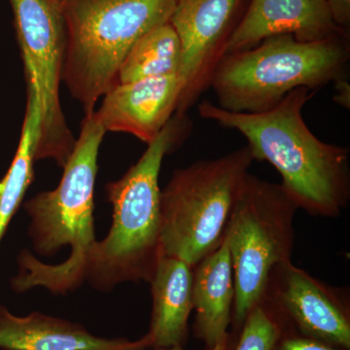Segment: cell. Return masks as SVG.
<instances>
[{
  "label": "cell",
  "instance_id": "obj_24",
  "mask_svg": "<svg viewBox=\"0 0 350 350\" xmlns=\"http://www.w3.org/2000/svg\"><path fill=\"white\" fill-rule=\"evenodd\" d=\"M51 1L53 2V3L56 4V5H59V0H51Z\"/></svg>",
  "mask_w": 350,
  "mask_h": 350
},
{
  "label": "cell",
  "instance_id": "obj_19",
  "mask_svg": "<svg viewBox=\"0 0 350 350\" xmlns=\"http://www.w3.org/2000/svg\"><path fill=\"white\" fill-rule=\"evenodd\" d=\"M275 350H340L331 345L294 335H284L278 342Z\"/></svg>",
  "mask_w": 350,
  "mask_h": 350
},
{
  "label": "cell",
  "instance_id": "obj_11",
  "mask_svg": "<svg viewBox=\"0 0 350 350\" xmlns=\"http://www.w3.org/2000/svg\"><path fill=\"white\" fill-rule=\"evenodd\" d=\"M182 90L179 75L118 83L94 113L107 133H129L149 144L174 116Z\"/></svg>",
  "mask_w": 350,
  "mask_h": 350
},
{
  "label": "cell",
  "instance_id": "obj_13",
  "mask_svg": "<svg viewBox=\"0 0 350 350\" xmlns=\"http://www.w3.org/2000/svg\"><path fill=\"white\" fill-rule=\"evenodd\" d=\"M144 336L126 338L98 337L81 324L40 312L16 317L0 306V349L2 350H147Z\"/></svg>",
  "mask_w": 350,
  "mask_h": 350
},
{
  "label": "cell",
  "instance_id": "obj_18",
  "mask_svg": "<svg viewBox=\"0 0 350 350\" xmlns=\"http://www.w3.org/2000/svg\"><path fill=\"white\" fill-rule=\"evenodd\" d=\"M283 336L284 330L280 319L260 301L244 320L238 342L231 350H275Z\"/></svg>",
  "mask_w": 350,
  "mask_h": 350
},
{
  "label": "cell",
  "instance_id": "obj_4",
  "mask_svg": "<svg viewBox=\"0 0 350 350\" xmlns=\"http://www.w3.org/2000/svg\"><path fill=\"white\" fill-rule=\"evenodd\" d=\"M175 0H59L63 82L85 116L118 83L120 66L138 39L169 22Z\"/></svg>",
  "mask_w": 350,
  "mask_h": 350
},
{
  "label": "cell",
  "instance_id": "obj_22",
  "mask_svg": "<svg viewBox=\"0 0 350 350\" xmlns=\"http://www.w3.org/2000/svg\"><path fill=\"white\" fill-rule=\"evenodd\" d=\"M230 344V336H226L222 340H219L211 350H227Z\"/></svg>",
  "mask_w": 350,
  "mask_h": 350
},
{
  "label": "cell",
  "instance_id": "obj_9",
  "mask_svg": "<svg viewBox=\"0 0 350 350\" xmlns=\"http://www.w3.org/2000/svg\"><path fill=\"white\" fill-rule=\"evenodd\" d=\"M261 301L278 317L284 335L350 349L349 304L337 290L291 261L271 269Z\"/></svg>",
  "mask_w": 350,
  "mask_h": 350
},
{
  "label": "cell",
  "instance_id": "obj_3",
  "mask_svg": "<svg viewBox=\"0 0 350 350\" xmlns=\"http://www.w3.org/2000/svg\"><path fill=\"white\" fill-rule=\"evenodd\" d=\"M186 115H174L158 137L119 180L107 185L113 206L111 229L96 241L84 276L94 288L109 290L129 282H150L161 254V189L163 161L190 133Z\"/></svg>",
  "mask_w": 350,
  "mask_h": 350
},
{
  "label": "cell",
  "instance_id": "obj_16",
  "mask_svg": "<svg viewBox=\"0 0 350 350\" xmlns=\"http://www.w3.org/2000/svg\"><path fill=\"white\" fill-rule=\"evenodd\" d=\"M27 85V109L17 152L5 176L0 181V241L25 192L34 180L36 144L40 131V100L34 85Z\"/></svg>",
  "mask_w": 350,
  "mask_h": 350
},
{
  "label": "cell",
  "instance_id": "obj_17",
  "mask_svg": "<svg viewBox=\"0 0 350 350\" xmlns=\"http://www.w3.org/2000/svg\"><path fill=\"white\" fill-rule=\"evenodd\" d=\"M181 66V41L169 21L146 32L131 47L120 66L118 83L180 75Z\"/></svg>",
  "mask_w": 350,
  "mask_h": 350
},
{
  "label": "cell",
  "instance_id": "obj_15",
  "mask_svg": "<svg viewBox=\"0 0 350 350\" xmlns=\"http://www.w3.org/2000/svg\"><path fill=\"white\" fill-rule=\"evenodd\" d=\"M192 298L196 337L211 349L229 335L234 308V273L227 234L217 250L196 265Z\"/></svg>",
  "mask_w": 350,
  "mask_h": 350
},
{
  "label": "cell",
  "instance_id": "obj_20",
  "mask_svg": "<svg viewBox=\"0 0 350 350\" xmlns=\"http://www.w3.org/2000/svg\"><path fill=\"white\" fill-rule=\"evenodd\" d=\"M334 23L342 31L349 32L350 0H324Z\"/></svg>",
  "mask_w": 350,
  "mask_h": 350
},
{
  "label": "cell",
  "instance_id": "obj_21",
  "mask_svg": "<svg viewBox=\"0 0 350 350\" xmlns=\"http://www.w3.org/2000/svg\"><path fill=\"white\" fill-rule=\"evenodd\" d=\"M335 93L334 100L349 109L350 107V86L349 83L347 82V78L335 82Z\"/></svg>",
  "mask_w": 350,
  "mask_h": 350
},
{
  "label": "cell",
  "instance_id": "obj_7",
  "mask_svg": "<svg viewBox=\"0 0 350 350\" xmlns=\"http://www.w3.org/2000/svg\"><path fill=\"white\" fill-rule=\"evenodd\" d=\"M298 209L280 184L250 172L241 183L226 234L234 273V331L262 300L271 269L291 261Z\"/></svg>",
  "mask_w": 350,
  "mask_h": 350
},
{
  "label": "cell",
  "instance_id": "obj_1",
  "mask_svg": "<svg viewBox=\"0 0 350 350\" xmlns=\"http://www.w3.org/2000/svg\"><path fill=\"white\" fill-rule=\"evenodd\" d=\"M314 94L298 88L261 113L227 111L209 100L202 101L198 112L202 119L241 133L253 159L280 172V185L298 208L337 217L350 200V151L322 142L306 125L304 107Z\"/></svg>",
  "mask_w": 350,
  "mask_h": 350
},
{
  "label": "cell",
  "instance_id": "obj_2",
  "mask_svg": "<svg viewBox=\"0 0 350 350\" xmlns=\"http://www.w3.org/2000/svg\"><path fill=\"white\" fill-rule=\"evenodd\" d=\"M105 133L94 113L85 116L59 186L25 202L31 217L29 236L36 252L52 256L69 245L71 254L62 264L46 265L24 251L20 256V275L13 280L17 291L41 286L64 294L85 280L87 259L96 241L94 192L98 152Z\"/></svg>",
  "mask_w": 350,
  "mask_h": 350
},
{
  "label": "cell",
  "instance_id": "obj_23",
  "mask_svg": "<svg viewBox=\"0 0 350 350\" xmlns=\"http://www.w3.org/2000/svg\"><path fill=\"white\" fill-rule=\"evenodd\" d=\"M153 350H186V349H184L183 347H170V349H153ZM206 350H211V349H206Z\"/></svg>",
  "mask_w": 350,
  "mask_h": 350
},
{
  "label": "cell",
  "instance_id": "obj_12",
  "mask_svg": "<svg viewBox=\"0 0 350 350\" xmlns=\"http://www.w3.org/2000/svg\"><path fill=\"white\" fill-rule=\"evenodd\" d=\"M289 34L301 42L349 36L332 19L324 0H250L225 55L250 50L271 36Z\"/></svg>",
  "mask_w": 350,
  "mask_h": 350
},
{
  "label": "cell",
  "instance_id": "obj_14",
  "mask_svg": "<svg viewBox=\"0 0 350 350\" xmlns=\"http://www.w3.org/2000/svg\"><path fill=\"white\" fill-rule=\"evenodd\" d=\"M194 269L172 257H161L150 280V328L146 334L150 349L183 347L188 338L189 317L193 310Z\"/></svg>",
  "mask_w": 350,
  "mask_h": 350
},
{
  "label": "cell",
  "instance_id": "obj_10",
  "mask_svg": "<svg viewBox=\"0 0 350 350\" xmlns=\"http://www.w3.org/2000/svg\"><path fill=\"white\" fill-rule=\"evenodd\" d=\"M250 0H175L170 24L182 46L183 90L175 115H186L211 87Z\"/></svg>",
  "mask_w": 350,
  "mask_h": 350
},
{
  "label": "cell",
  "instance_id": "obj_6",
  "mask_svg": "<svg viewBox=\"0 0 350 350\" xmlns=\"http://www.w3.org/2000/svg\"><path fill=\"white\" fill-rule=\"evenodd\" d=\"M253 159L246 146L174 170L161 190V254L198 262L223 243Z\"/></svg>",
  "mask_w": 350,
  "mask_h": 350
},
{
  "label": "cell",
  "instance_id": "obj_5",
  "mask_svg": "<svg viewBox=\"0 0 350 350\" xmlns=\"http://www.w3.org/2000/svg\"><path fill=\"white\" fill-rule=\"evenodd\" d=\"M349 61V36L301 42L282 34L250 50L225 55L209 88L218 107L227 111L261 113L275 107L298 88L317 93L347 78Z\"/></svg>",
  "mask_w": 350,
  "mask_h": 350
},
{
  "label": "cell",
  "instance_id": "obj_8",
  "mask_svg": "<svg viewBox=\"0 0 350 350\" xmlns=\"http://www.w3.org/2000/svg\"><path fill=\"white\" fill-rule=\"evenodd\" d=\"M12 7L27 83L40 100L36 161L51 159L64 167L76 139L66 122L59 87L63 82L64 31L59 7L51 0H9Z\"/></svg>",
  "mask_w": 350,
  "mask_h": 350
}]
</instances>
